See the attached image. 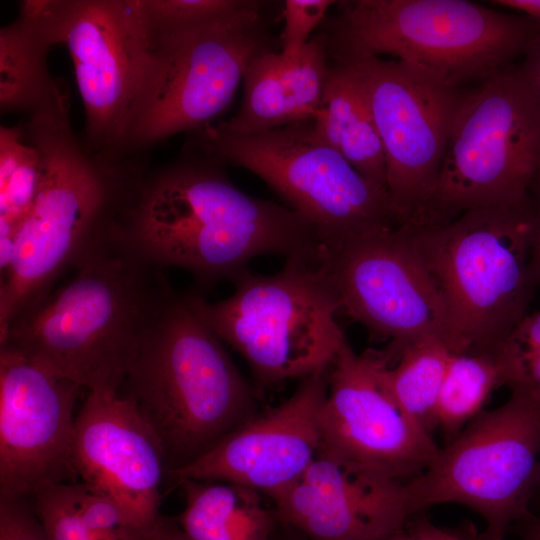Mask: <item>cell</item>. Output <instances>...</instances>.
Masks as SVG:
<instances>
[{
    "instance_id": "28",
    "label": "cell",
    "mask_w": 540,
    "mask_h": 540,
    "mask_svg": "<svg viewBox=\"0 0 540 540\" xmlns=\"http://www.w3.org/2000/svg\"><path fill=\"white\" fill-rule=\"evenodd\" d=\"M253 0H139L145 25L156 31L191 28L244 11Z\"/></svg>"
},
{
    "instance_id": "40",
    "label": "cell",
    "mask_w": 540,
    "mask_h": 540,
    "mask_svg": "<svg viewBox=\"0 0 540 540\" xmlns=\"http://www.w3.org/2000/svg\"><path fill=\"white\" fill-rule=\"evenodd\" d=\"M536 500H537V501H540V481H539L538 487H537V489H536V491H535V494H534L532 503H533L534 501H536ZM532 503H531V505H532Z\"/></svg>"
},
{
    "instance_id": "11",
    "label": "cell",
    "mask_w": 540,
    "mask_h": 540,
    "mask_svg": "<svg viewBox=\"0 0 540 540\" xmlns=\"http://www.w3.org/2000/svg\"><path fill=\"white\" fill-rule=\"evenodd\" d=\"M540 481V404L512 390L483 410L418 475L404 483L411 514L454 503L485 521L489 540H503L514 521L532 516Z\"/></svg>"
},
{
    "instance_id": "9",
    "label": "cell",
    "mask_w": 540,
    "mask_h": 540,
    "mask_svg": "<svg viewBox=\"0 0 540 540\" xmlns=\"http://www.w3.org/2000/svg\"><path fill=\"white\" fill-rule=\"evenodd\" d=\"M193 142L224 164L262 179L317 232L325 249L401 226L389 193L353 168L316 133L312 120L241 135L208 124Z\"/></svg>"
},
{
    "instance_id": "7",
    "label": "cell",
    "mask_w": 540,
    "mask_h": 540,
    "mask_svg": "<svg viewBox=\"0 0 540 540\" xmlns=\"http://www.w3.org/2000/svg\"><path fill=\"white\" fill-rule=\"evenodd\" d=\"M257 1L203 25L148 29L147 52L121 153H132L210 124L232 101L253 58L271 50ZM144 23V22H143Z\"/></svg>"
},
{
    "instance_id": "30",
    "label": "cell",
    "mask_w": 540,
    "mask_h": 540,
    "mask_svg": "<svg viewBox=\"0 0 540 540\" xmlns=\"http://www.w3.org/2000/svg\"><path fill=\"white\" fill-rule=\"evenodd\" d=\"M0 540H49L29 499L0 496Z\"/></svg>"
},
{
    "instance_id": "5",
    "label": "cell",
    "mask_w": 540,
    "mask_h": 540,
    "mask_svg": "<svg viewBox=\"0 0 540 540\" xmlns=\"http://www.w3.org/2000/svg\"><path fill=\"white\" fill-rule=\"evenodd\" d=\"M322 30L330 54H389L449 87L524 54L540 23L466 0L344 1Z\"/></svg>"
},
{
    "instance_id": "21",
    "label": "cell",
    "mask_w": 540,
    "mask_h": 540,
    "mask_svg": "<svg viewBox=\"0 0 540 540\" xmlns=\"http://www.w3.org/2000/svg\"><path fill=\"white\" fill-rule=\"evenodd\" d=\"M312 121L326 144L388 192L383 146L364 86L349 65L330 56L322 99Z\"/></svg>"
},
{
    "instance_id": "27",
    "label": "cell",
    "mask_w": 540,
    "mask_h": 540,
    "mask_svg": "<svg viewBox=\"0 0 540 540\" xmlns=\"http://www.w3.org/2000/svg\"><path fill=\"white\" fill-rule=\"evenodd\" d=\"M41 176L38 149L21 125L0 127V221L19 228L31 209Z\"/></svg>"
},
{
    "instance_id": "35",
    "label": "cell",
    "mask_w": 540,
    "mask_h": 540,
    "mask_svg": "<svg viewBox=\"0 0 540 540\" xmlns=\"http://www.w3.org/2000/svg\"><path fill=\"white\" fill-rule=\"evenodd\" d=\"M530 267L534 285L540 286V206L535 207Z\"/></svg>"
},
{
    "instance_id": "14",
    "label": "cell",
    "mask_w": 540,
    "mask_h": 540,
    "mask_svg": "<svg viewBox=\"0 0 540 540\" xmlns=\"http://www.w3.org/2000/svg\"><path fill=\"white\" fill-rule=\"evenodd\" d=\"M322 262L341 309L392 340L384 352L389 362L425 338L444 340L459 352L443 298L409 226L349 239L325 250Z\"/></svg>"
},
{
    "instance_id": "3",
    "label": "cell",
    "mask_w": 540,
    "mask_h": 540,
    "mask_svg": "<svg viewBox=\"0 0 540 540\" xmlns=\"http://www.w3.org/2000/svg\"><path fill=\"white\" fill-rule=\"evenodd\" d=\"M203 299L172 291L118 389L159 438L168 476L257 415L254 390L207 321Z\"/></svg>"
},
{
    "instance_id": "22",
    "label": "cell",
    "mask_w": 540,
    "mask_h": 540,
    "mask_svg": "<svg viewBox=\"0 0 540 540\" xmlns=\"http://www.w3.org/2000/svg\"><path fill=\"white\" fill-rule=\"evenodd\" d=\"M185 506L176 519L188 540H276L280 523L264 494L231 482L181 479Z\"/></svg>"
},
{
    "instance_id": "23",
    "label": "cell",
    "mask_w": 540,
    "mask_h": 540,
    "mask_svg": "<svg viewBox=\"0 0 540 540\" xmlns=\"http://www.w3.org/2000/svg\"><path fill=\"white\" fill-rule=\"evenodd\" d=\"M29 500L49 540H145L149 530L81 481L47 486Z\"/></svg>"
},
{
    "instance_id": "2",
    "label": "cell",
    "mask_w": 540,
    "mask_h": 540,
    "mask_svg": "<svg viewBox=\"0 0 540 540\" xmlns=\"http://www.w3.org/2000/svg\"><path fill=\"white\" fill-rule=\"evenodd\" d=\"M73 276L0 336L12 349L86 391H118L172 291L163 270L124 240L116 222L93 238Z\"/></svg>"
},
{
    "instance_id": "38",
    "label": "cell",
    "mask_w": 540,
    "mask_h": 540,
    "mask_svg": "<svg viewBox=\"0 0 540 540\" xmlns=\"http://www.w3.org/2000/svg\"><path fill=\"white\" fill-rule=\"evenodd\" d=\"M527 523V529L524 536L525 540H540V518L531 516L524 520Z\"/></svg>"
},
{
    "instance_id": "16",
    "label": "cell",
    "mask_w": 540,
    "mask_h": 540,
    "mask_svg": "<svg viewBox=\"0 0 540 540\" xmlns=\"http://www.w3.org/2000/svg\"><path fill=\"white\" fill-rule=\"evenodd\" d=\"M81 389L0 347V496L30 499L47 486L78 481L72 444Z\"/></svg>"
},
{
    "instance_id": "13",
    "label": "cell",
    "mask_w": 540,
    "mask_h": 540,
    "mask_svg": "<svg viewBox=\"0 0 540 540\" xmlns=\"http://www.w3.org/2000/svg\"><path fill=\"white\" fill-rule=\"evenodd\" d=\"M366 91L383 146L387 189L400 225L431 222L450 129L464 95L399 60L329 54Z\"/></svg>"
},
{
    "instance_id": "12",
    "label": "cell",
    "mask_w": 540,
    "mask_h": 540,
    "mask_svg": "<svg viewBox=\"0 0 540 540\" xmlns=\"http://www.w3.org/2000/svg\"><path fill=\"white\" fill-rule=\"evenodd\" d=\"M26 13L48 42L71 56L85 112V144L123 162L122 140L147 43L139 0H26Z\"/></svg>"
},
{
    "instance_id": "39",
    "label": "cell",
    "mask_w": 540,
    "mask_h": 540,
    "mask_svg": "<svg viewBox=\"0 0 540 540\" xmlns=\"http://www.w3.org/2000/svg\"><path fill=\"white\" fill-rule=\"evenodd\" d=\"M382 540H419L416 534L412 531H405L404 528L400 531L382 539Z\"/></svg>"
},
{
    "instance_id": "31",
    "label": "cell",
    "mask_w": 540,
    "mask_h": 540,
    "mask_svg": "<svg viewBox=\"0 0 540 540\" xmlns=\"http://www.w3.org/2000/svg\"><path fill=\"white\" fill-rule=\"evenodd\" d=\"M500 350L508 367V386L540 404V351L520 350L507 343Z\"/></svg>"
},
{
    "instance_id": "24",
    "label": "cell",
    "mask_w": 540,
    "mask_h": 540,
    "mask_svg": "<svg viewBox=\"0 0 540 540\" xmlns=\"http://www.w3.org/2000/svg\"><path fill=\"white\" fill-rule=\"evenodd\" d=\"M51 46L23 11L0 30V107L2 112L30 113L46 104L60 83L50 75Z\"/></svg>"
},
{
    "instance_id": "25",
    "label": "cell",
    "mask_w": 540,
    "mask_h": 540,
    "mask_svg": "<svg viewBox=\"0 0 540 540\" xmlns=\"http://www.w3.org/2000/svg\"><path fill=\"white\" fill-rule=\"evenodd\" d=\"M454 353L444 340L425 338L406 346L391 364L383 355L382 374L389 392L404 414L431 436L436 430L441 387Z\"/></svg>"
},
{
    "instance_id": "36",
    "label": "cell",
    "mask_w": 540,
    "mask_h": 540,
    "mask_svg": "<svg viewBox=\"0 0 540 540\" xmlns=\"http://www.w3.org/2000/svg\"><path fill=\"white\" fill-rule=\"evenodd\" d=\"M491 3L523 13L540 23V0H495Z\"/></svg>"
},
{
    "instance_id": "42",
    "label": "cell",
    "mask_w": 540,
    "mask_h": 540,
    "mask_svg": "<svg viewBox=\"0 0 540 540\" xmlns=\"http://www.w3.org/2000/svg\"><path fill=\"white\" fill-rule=\"evenodd\" d=\"M525 540V539H524Z\"/></svg>"
},
{
    "instance_id": "41",
    "label": "cell",
    "mask_w": 540,
    "mask_h": 540,
    "mask_svg": "<svg viewBox=\"0 0 540 540\" xmlns=\"http://www.w3.org/2000/svg\"><path fill=\"white\" fill-rule=\"evenodd\" d=\"M289 540H307L306 538H302V539H289Z\"/></svg>"
},
{
    "instance_id": "20",
    "label": "cell",
    "mask_w": 540,
    "mask_h": 540,
    "mask_svg": "<svg viewBox=\"0 0 540 540\" xmlns=\"http://www.w3.org/2000/svg\"><path fill=\"white\" fill-rule=\"evenodd\" d=\"M328 67L322 31L311 38L297 59L272 50L260 53L244 74L239 110L217 125L230 133L249 135L312 120L322 99Z\"/></svg>"
},
{
    "instance_id": "1",
    "label": "cell",
    "mask_w": 540,
    "mask_h": 540,
    "mask_svg": "<svg viewBox=\"0 0 540 540\" xmlns=\"http://www.w3.org/2000/svg\"><path fill=\"white\" fill-rule=\"evenodd\" d=\"M224 166L191 142L177 162L140 174L117 216L124 240L149 264L183 269L202 287L233 281L258 256L321 255L323 244L303 217L244 193Z\"/></svg>"
},
{
    "instance_id": "8",
    "label": "cell",
    "mask_w": 540,
    "mask_h": 540,
    "mask_svg": "<svg viewBox=\"0 0 540 540\" xmlns=\"http://www.w3.org/2000/svg\"><path fill=\"white\" fill-rule=\"evenodd\" d=\"M322 258L286 259L273 275L248 270L226 299L202 302L220 339L237 351L260 388L304 379L330 366L346 338L340 301Z\"/></svg>"
},
{
    "instance_id": "33",
    "label": "cell",
    "mask_w": 540,
    "mask_h": 540,
    "mask_svg": "<svg viewBox=\"0 0 540 540\" xmlns=\"http://www.w3.org/2000/svg\"><path fill=\"white\" fill-rule=\"evenodd\" d=\"M520 68L525 76L540 89V29L529 42Z\"/></svg>"
},
{
    "instance_id": "26",
    "label": "cell",
    "mask_w": 540,
    "mask_h": 540,
    "mask_svg": "<svg viewBox=\"0 0 540 540\" xmlns=\"http://www.w3.org/2000/svg\"><path fill=\"white\" fill-rule=\"evenodd\" d=\"M508 383V367L500 348L454 353L438 398L436 429L450 442L485 410L493 390Z\"/></svg>"
},
{
    "instance_id": "29",
    "label": "cell",
    "mask_w": 540,
    "mask_h": 540,
    "mask_svg": "<svg viewBox=\"0 0 540 540\" xmlns=\"http://www.w3.org/2000/svg\"><path fill=\"white\" fill-rule=\"evenodd\" d=\"M332 0H286L282 12L284 25L280 34V53L297 59L311 40L313 31L323 21Z\"/></svg>"
},
{
    "instance_id": "19",
    "label": "cell",
    "mask_w": 540,
    "mask_h": 540,
    "mask_svg": "<svg viewBox=\"0 0 540 540\" xmlns=\"http://www.w3.org/2000/svg\"><path fill=\"white\" fill-rule=\"evenodd\" d=\"M404 483L320 449L299 479L268 498L280 524L307 540H382L412 515Z\"/></svg>"
},
{
    "instance_id": "4",
    "label": "cell",
    "mask_w": 540,
    "mask_h": 540,
    "mask_svg": "<svg viewBox=\"0 0 540 540\" xmlns=\"http://www.w3.org/2000/svg\"><path fill=\"white\" fill-rule=\"evenodd\" d=\"M61 85L20 124L39 151L41 176L34 203L19 225L13 262L1 276L0 336L52 291L87 244L112 224L131 179L77 139Z\"/></svg>"
},
{
    "instance_id": "10",
    "label": "cell",
    "mask_w": 540,
    "mask_h": 540,
    "mask_svg": "<svg viewBox=\"0 0 540 540\" xmlns=\"http://www.w3.org/2000/svg\"><path fill=\"white\" fill-rule=\"evenodd\" d=\"M540 170V89L505 67L464 93L454 116L431 222L468 210L517 205Z\"/></svg>"
},
{
    "instance_id": "37",
    "label": "cell",
    "mask_w": 540,
    "mask_h": 540,
    "mask_svg": "<svg viewBox=\"0 0 540 540\" xmlns=\"http://www.w3.org/2000/svg\"><path fill=\"white\" fill-rule=\"evenodd\" d=\"M412 531L419 540H465L438 528L428 520L417 522Z\"/></svg>"
},
{
    "instance_id": "15",
    "label": "cell",
    "mask_w": 540,
    "mask_h": 540,
    "mask_svg": "<svg viewBox=\"0 0 540 540\" xmlns=\"http://www.w3.org/2000/svg\"><path fill=\"white\" fill-rule=\"evenodd\" d=\"M382 352L356 354L347 340L329 366L319 415L320 449L406 482L439 447L397 405L382 374Z\"/></svg>"
},
{
    "instance_id": "34",
    "label": "cell",
    "mask_w": 540,
    "mask_h": 540,
    "mask_svg": "<svg viewBox=\"0 0 540 540\" xmlns=\"http://www.w3.org/2000/svg\"><path fill=\"white\" fill-rule=\"evenodd\" d=\"M145 540H188L176 519L160 516L147 531Z\"/></svg>"
},
{
    "instance_id": "17",
    "label": "cell",
    "mask_w": 540,
    "mask_h": 540,
    "mask_svg": "<svg viewBox=\"0 0 540 540\" xmlns=\"http://www.w3.org/2000/svg\"><path fill=\"white\" fill-rule=\"evenodd\" d=\"M72 458L78 481L111 499L138 525L148 530L159 519L167 475L163 447L118 391H87L76 415Z\"/></svg>"
},
{
    "instance_id": "32",
    "label": "cell",
    "mask_w": 540,
    "mask_h": 540,
    "mask_svg": "<svg viewBox=\"0 0 540 540\" xmlns=\"http://www.w3.org/2000/svg\"><path fill=\"white\" fill-rule=\"evenodd\" d=\"M504 343L520 350L540 351V310L528 313Z\"/></svg>"
},
{
    "instance_id": "18",
    "label": "cell",
    "mask_w": 540,
    "mask_h": 540,
    "mask_svg": "<svg viewBox=\"0 0 540 540\" xmlns=\"http://www.w3.org/2000/svg\"><path fill=\"white\" fill-rule=\"evenodd\" d=\"M329 366L302 379L285 402L256 415L208 453L169 477L240 484L266 497L307 470L320 446L319 415Z\"/></svg>"
},
{
    "instance_id": "6",
    "label": "cell",
    "mask_w": 540,
    "mask_h": 540,
    "mask_svg": "<svg viewBox=\"0 0 540 540\" xmlns=\"http://www.w3.org/2000/svg\"><path fill=\"white\" fill-rule=\"evenodd\" d=\"M534 215L529 200L409 226L443 298L459 352L497 351L528 314L535 287Z\"/></svg>"
}]
</instances>
